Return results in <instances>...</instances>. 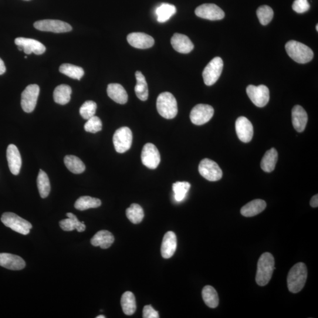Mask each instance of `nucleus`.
I'll use <instances>...</instances> for the list:
<instances>
[{
    "mask_svg": "<svg viewBox=\"0 0 318 318\" xmlns=\"http://www.w3.org/2000/svg\"><path fill=\"white\" fill-rule=\"evenodd\" d=\"M114 241V238L112 233L105 230L98 232L91 239V245L100 246L103 249L110 248Z\"/></svg>",
    "mask_w": 318,
    "mask_h": 318,
    "instance_id": "nucleus-24",
    "label": "nucleus"
},
{
    "mask_svg": "<svg viewBox=\"0 0 318 318\" xmlns=\"http://www.w3.org/2000/svg\"><path fill=\"white\" fill-rule=\"evenodd\" d=\"M141 159L145 167L155 169L160 164L161 154L155 145L148 143L145 144L142 149Z\"/></svg>",
    "mask_w": 318,
    "mask_h": 318,
    "instance_id": "nucleus-13",
    "label": "nucleus"
},
{
    "mask_svg": "<svg viewBox=\"0 0 318 318\" xmlns=\"http://www.w3.org/2000/svg\"><path fill=\"white\" fill-rule=\"evenodd\" d=\"M105 317H106V316H104V315H99L96 317V318H105Z\"/></svg>",
    "mask_w": 318,
    "mask_h": 318,
    "instance_id": "nucleus-46",
    "label": "nucleus"
},
{
    "mask_svg": "<svg viewBox=\"0 0 318 318\" xmlns=\"http://www.w3.org/2000/svg\"><path fill=\"white\" fill-rule=\"evenodd\" d=\"M6 71V67L5 66V64L4 62H3V60L0 58V75H2V74H4Z\"/></svg>",
    "mask_w": 318,
    "mask_h": 318,
    "instance_id": "nucleus-45",
    "label": "nucleus"
},
{
    "mask_svg": "<svg viewBox=\"0 0 318 318\" xmlns=\"http://www.w3.org/2000/svg\"><path fill=\"white\" fill-rule=\"evenodd\" d=\"M199 172L202 177L211 182L219 181L223 176L221 168L209 158L203 159L199 166Z\"/></svg>",
    "mask_w": 318,
    "mask_h": 318,
    "instance_id": "nucleus-8",
    "label": "nucleus"
},
{
    "mask_svg": "<svg viewBox=\"0 0 318 318\" xmlns=\"http://www.w3.org/2000/svg\"><path fill=\"white\" fill-rule=\"evenodd\" d=\"M7 158L10 172L14 175H18L22 168V160L21 154L16 145L11 144L9 145L7 149Z\"/></svg>",
    "mask_w": 318,
    "mask_h": 318,
    "instance_id": "nucleus-18",
    "label": "nucleus"
},
{
    "mask_svg": "<svg viewBox=\"0 0 318 318\" xmlns=\"http://www.w3.org/2000/svg\"><path fill=\"white\" fill-rule=\"evenodd\" d=\"M101 202L100 199L90 197V196H82L76 201L74 207L79 211H83L91 208L100 207Z\"/></svg>",
    "mask_w": 318,
    "mask_h": 318,
    "instance_id": "nucleus-34",
    "label": "nucleus"
},
{
    "mask_svg": "<svg viewBox=\"0 0 318 318\" xmlns=\"http://www.w3.org/2000/svg\"><path fill=\"white\" fill-rule=\"evenodd\" d=\"M316 28L317 32H318V25H316Z\"/></svg>",
    "mask_w": 318,
    "mask_h": 318,
    "instance_id": "nucleus-47",
    "label": "nucleus"
},
{
    "mask_svg": "<svg viewBox=\"0 0 318 318\" xmlns=\"http://www.w3.org/2000/svg\"><path fill=\"white\" fill-rule=\"evenodd\" d=\"M15 44L18 46L23 47L24 52L26 55H30L33 53L37 55H40L46 50V47L42 43L32 39L19 37L16 39Z\"/></svg>",
    "mask_w": 318,
    "mask_h": 318,
    "instance_id": "nucleus-16",
    "label": "nucleus"
},
{
    "mask_svg": "<svg viewBox=\"0 0 318 318\" xmlns=\"http://www.w3.org/2000/svg\"><path fill=\"white\" fill-rule=\"evenodd\" d=\"M202 297L206 305L211 308H216L219 304V296L214 287L206 286L202 290Z\"/></svg>",
    "mask_w": 318,
    "mask_h": 318,
    "instance_id": "nucleus-33",
    "label": "nucleus"
},
{
    "mask_svg": "<svg viewBox=\"0 0 318 318\" xmlns=\"http://www.w3.org/2000/svg\"><path fill=\"white\" fill-rule=\"evenodd\" d=\"M127 40L130 45L139 49H149L154 44L153 37L143 33H130L127 36Z\"/></svg>",
    "mask_w": 318,
    "mask_h": 318,
    "instance_id": "nucleus-17",
    "label": "nucleus"
},
{
    "mask_svg": "<svg viewBox=\"0 0 318 318\" xmlns=\"http://www.w3.org/2000/svg\"><path fill=\"white\" fill-rule=\"evenodd\" d=\"M34 26L40 31L55 33L69 32L72 30L69 24L56 20H40L35 23Z\"/></svg>",
    "mask_w": 318,
    "mask_h": 318,
    "instance_id": "nucleus-9",
    "label": "nucleus"
},
{
    "mask_svg": "<svg viewBox=\"0 0 318 318\" xmlns=\"http://www.w3.org/2000/svg\"><path fill=\"white\" fill-rule=\"evenodd\" d=\"M214 114V109L208 104H199L193 108L190 118L192 123L198 126L208 123Z\"/></svg>",
    "mask_w": 318,
    "mask_h": 318,
    "instance_id": "nucleus-12",
    "label": "nucleus"
},
{
    "mask_svg": "<svg viewBox=\"0 0 318 318\" xmlns=\"http://www.w3.org/2000/svg\"><path fill=\"white\" fill-rule=\"evenodd\" d=\"M37 187L39 194L42 198H46L50 192V183L48 176L46 172L40 169L37 179Z\"/></svg>",
    "mask_w": 318,
    "mask_h": 318,
    "instance_id": "nucleus-35",
    "label": "nucleus"
},
{
    "mask_svg": "<svg viewBox=\"0 0 318 318\" xmlns=\"http://www.w3.org/2000/svg\"><path fill=\"white\" fill-rule=\"evenodd\" d=\"M102 129V122L99 117L94 116L87 120L84 124V130L90 133H96Z\"/></svg>",
    "mask_w": 318,
    "mask_h": 318,
    "instance_id": "nucleus-41",
    "label": "nucleus"
},
{
    "mask_svg": "<svg viewBox=\"0 0 318 318\" xmlns=\"http://www.w3.org/2000/svg\"><path fill=\"white\" fill-rule=\"evenodd\" d=\"M171 45L177 52L182 54L191 53L194 49L190 39L182 34L175 33L171 39Z\"/></svg>",
    "mask_w": 318,
    "mask_h": 318,
    "instance_id": "nucleus-20",
    "label": "nucleus"
},
{
    "mask_svg": "<svg viewBox=\"0 0 318 318\" xmlns=\"http://www.w3.org/2000/svg\"><path fill=\"white\" fill-rule=\"evenodd\" d=\"M136 78V85L134 91L137 97L141 101H146L148 97V85L143 74L139 71L135 73Z\"/></svg>",
    "mask_w": 318,
    "mask_h": 318,
    "instance_id": "nucleus-29",
    "label": "nucleus"
},
{
    "mask_svg": "<svg viewBox=\"0 0 318 318\" xmlns=\"http://www.w3.org/2000/svg\"><path fill=\"white\" fill-rule=\"evenodd\" d=\"M292 121L295 129L302 132L305 129L307 122V114L302 106L296 105L292 110Z\"/></svg>",
    "mask_w": 318,
    "mask_h": 318,
    "instance_id": "nucleus-22",
    "label": "nucleus"
},
{
    "mask_svg": "<svg viewBox=\"0 0 318 318\" xmlns=\"http://www.w3.org/2000/svg\"><path fill=\"white\" fill-rule=\"evenodd\" d=\"M310 205L312 208H317L318 206V195H316L313 196L310 199Z\"/></svg>",
    "mask_w": 318,
    "mask_h": 318,
    "instance_id": "nucleus-44",
    "label": "nucleus"
},
{
    "mask_svg": "<svg viewBox=\"0 0 318 318\" xmlns=\"http://www.w3.org/2000/svg\"><path fill=\"white\" fill-rule=\"evenodd\" d=\"M59 71L67 76L78 80L82 79L84 74V70L82 67L68 63L63 64L61 65Z\"/></svg>",
    "mask_w": 318,
    "mask_h": 318,
    "instance_id": "nucleus-36",
    "label": "nucleus"
},
{
    "mask_svg": "<svg viewBox=\"0 0 318 318\" xmlns=\"http://www.w3.org/2000/svg\"><path fill=\"white\" fill-rule=\"evenodd\" d=\"M235 129L239 140L248 143L253 136V125L245 117H239L235 123Z\"/></svg>",
    "mask_w": 318,
    "mask_h": 318,
    "instance_id": "nucleus-15",
    "label": "nucleus"
},
{
    "mask_svg": "<svg viewBox=\"0 0 318 318\" xmlns=\"http://www.w3.org/2000/svg\"><path fill=\"white\" fill-rule=\"evenodd\" d=\"M287 55L295 62L305 64L310 62L313 57V52L309 47L295 40H290L285 45Z\"/></svg>",
    "mask_w": 318,
    "mask_h": 318,
    "instance_id": "nucleus-3",
    "label": "nucleus"
},
{
    "mask_svg": "<svg viewBox=\"0 0 318 318\" xmlns=\"http://www.w3.org/2000/svg\"><path fill=\"white\" fill-rule=\"evenodd\" d=\"M64 164L74 174H80L85 171L86 167L81 159L76 155H67L64 158Z\"/></svg>",
    "mask_w": 318,
    "mask_h": 318,
    "instance_id": "nucleus-31",
    "label": "nucleus"
},
{
    "mask_svg": "<svg viewBox=\"0 0 318 318\" xmlns=\"http://www.w3.org/2000/svg\"><path fill=\"white\" fill-rule=\"evenodd\" d=\"M66 215L68 218L60 222V227L63 231H73L75 229L79 232L85 231L86 225L84 223L80 222L75 215L72 213H67Z\"/></svg>",
    "mask_w": 318,
    "mask_h": 318,
    "instance_id": "nucleus-25",
    "label": "nucleus"
},
{
    "mask_svg": "<svg viewBox=\"0 0 318 318\" xmlns=\"http://www.w3.org/2000/svg\"><path fill=\"white\" fill-rule=\"evenodd\" d=\"M177 248V238L175 233L169 231L165 235L161 246L162 256L165 259L173 256Z\"/></svg>",
    "mask_w": 318,
    "mask_h": 318,
    "instance_id": "nucleus-21",
    "label": "nucleus"
},
{
    "mask_svg": "<svg viewBox=\"0 0 318 318\" xmlns=\"http://www.w3.org/2000/svg\"><path fill=\"white\" fill-rule=\"evenodd\" d=\"M97 110V104L93 101H86L81 106L80 114L84 119L88 120L95 115Z\"/></svg>",
    "mask_w": 318,
    "mask_h": 318,
    "instance_id": "nucleus-40",
    "label": "nucleus"
},
{
    "mask_svg": "<svg viewBox=\"0 0 318 318\" xmlns=\"http://www.w3.org/2000/svg\"><path fill=\"white\" fill-rule=\"evenodd\" d=\"M256 14L260 24L263 26H266L272 21L274 13L269 6H262L257 10Z\"/></svg>",
    "mask_w": 318,
    "mask_h": 318,
    "instance_id": "nucleus-39",
    "label": "nucleus"
},
{
    "mask_svg": "<svg viewBox=\"0 0 318 318\" xmlns=\"http://www.w3.org/2000/svg\"><path fill=\"white\" fill-rule=\"evenodd\" d=\"M0 266L13 270H22L25 268L26 262L21 257L10 253H0Z\"/></svg>",
    "mask_w": 318,
    "mask_h": 318,
    "instance_id": "nucleus-19",
    "label": "nucleus"
},
{
    "mask_svg": "<svg viewBox=\"0 0 318 318\" xmlns=\"http://www.w3.org/2000/svg\"><path fill=\"white\" fill-rule=\"evenodd\" d=\"M275 269V260L271 253H263L258 262L256 275L257 284L261 286L266 285L271 279L273 270Z\"/></svg>",
    "mask_w": 318,
    "mask_h": 318,
    "instance_id": "nucleus-1",
    "label": "nucleus"
},
{
    "mask_svg": "<svg viewBox=\"0 0 318 318\" xmlns=\"http://www.w3.org/2000/svg\"><path fill=\"white\" fill-rule=\"evenodd\" d=\"M2 222L7 227L24 235H28L32 225L26 220L12 212H6L2 215Z\"/></svg>",
    "mask_w": 318,
    "mask_h": 318,
    "instance_id": "nucleus-5",
    "label": "nucleus"
},
{
    "mask_svg": "<svg viewBox=\"0 0 318 318\" xmlns=\"http://www.w3.org/2000/svg\"><path fill=\"white\" fill-rule=\"evenodd\" d=\"M176 13H177V8L175 6L168 3H164L155 10L157 22L161 23L168 21L172 16L175 15Z\"/></svg>",
    "mask_w": 318,
    "mask_h": 318,
    "instance_id": "nucleus-32",
    "label": "nucleus"
},
{
    "mask_svg": "<svg viewBox=\"0 0 318 318\" xmlns=\"http://www.w3.org/2000/svg\"><path fill=\"white\" fill-rule=\"evenodd\" d=\"M292 9L297 13H304L310 9V5L307 0H295L292 5Z\"/></svg>",
    "mask_w": 318,
    "mask_h": 318,
    "instance_id": "nucleus-42",
    "label": "nucleus"
},
{
    "mask_svg": "<svg viewBox=\"0 0 318 318\" xmlns=\"http://www.w3.org/2000/svg\"><path fill=\"white\" fill-rule=\"evenodd\" d=\"M266 207V203L261 199H255L243 206L241 214L245 217H253L262 212Z\"/></svg>",
    "mask_w": 318,
    "mask_h": 318,
    "instance_id": "nucleus-26",
    "label": "nucleus"
},
{
    "mask_svg": "<svg viewBox=\"0 0 318 318\" xmlns=\"http://www.w3.org/2000/svg\"><path fill=\"white\" fill-rule=\"evenodd\" d=\"M133 134L129 128L122 127L118 128L114 134L113 141L115 150L119 153H124L130 149Z\"/></svg>",
    "mask_w": 318,
    "mask_h": 318,
    "instance_id": "nucleus-7",
    "label": "nucleus"
},
{
    "mask_svg": "<svg viewBox=\"0 0 318 318\" xmlns=\"http://www.w3.org/2000/svg\"><path fill=\"white\" fill-rule=\"evenodd\" d=\"M40 93V87L37 84H30L22 94L21 105L26 113H31L35 109Z\"/></svg>",
    "mask_w": 318,
    "mask_h": 318,
    "instance_id": "nucleus-10",
    "label": "nucleus"
},
{
    "mask_svg": "<svg viewBox=\"0 0 318 318\" xmlns=\"http://www.w3.org/2000/svg\"><path fill=\"white\" fill-rule=\"evenodd\" d=\"M195 14L199 18L209 20H220L224 18L225 13L214 4H204L195 10Z\"/></svg>",
    "mask_w": 318,
    "mask_h": 318,
    "instance_id": "nucleus-14",
    "label": "nucleus"
},
{
    "mask_svg": "<svg viewBox=\"0 0 318 318\" xmlns=\"http://www.w3.org/2000/svg\"><path fill=\"white\" fill-rule=\"evenodd\" d=\"M191 185L187 182H177L173 184L175 199L177 202L184 201Z\"/></svg>",
    "mask_w": 318,
    "mask_h": 318,
    "instance_id": "nucleus-38",
    "label": "nucleus"
},
{
    "mask_svg": "<svg viewBox=\"0 0 318 318\" xmlns=\"http://www.w3.org/2000/svg\"><path fill=\"white\" fill-rule=\"evenodd\" d=\"M121 305L123 312L126 315H132L136 310V299L134 294L130 291H127L123 294L121 298Z\"/></svg>",
    "mask_w": 318,
    "mask_h": 318,
    "instance_id": "nucleus-30",
    "label": "nucleus"
},
{
    "mask_svg": "<svg viewBox=\"0 0 318 318\" xmlns=\"http://www.w3.org/2000/svg\"><path fill=\"white\" fill-rule=\"evenodd\" d=\"M223 67V60L219 57H215L208 64L202 73L206 85H214L217 82L221 75Z\"/></svg>",
    "mask_w": 318,
    "mask_h": 318,
    "instance_id": "nucleus-6",
    "label": "nucleus"
},
{
    "mask_svg": "<svg viewBox=\"0 0 318 318\" xmlns=\"http://www.w3.org/2000/svg\"><path fill=\"white\" fill-rule=\"evenodd\" d=\"M156 107L161 116L172 119L177 116L178 112L177 99L171 93L164 92L159 94L157 99Z\"/></svg>",
    "mask_w": 318,
    "mask_h": 318,
    "instance_id": "nucleus-4",
    "label": "nucleus"
},
{
    "mask_svg": "<svg viewBox=\"0 0 318 318\" xmlns=\"http://www.w3.org/2000/svg\"><path fill=\"white\" fill-rule=\"evenodd\" d=\"M246 93L250 100L257 107H263L269 102V90L265 85H249L246 88Z\"/></svg>",
    "mask_w": 318,
    "mask_h": 318,
    "instance_id": "nucleus-11",
    "label": "nucleus"
},
{
    "mask_svg": "<svg viewBox=\"0 0 318 318\" xmlns=\"http://www.w3.org/2000/svg\"><path fill=\"white\" fill-rule=\"evenodd\" d=\"M72 92V88L66 84H61L54 91V100L57 104L65 105L69 102Z\"/></svg>",
    "mask_w": 318,
    "mask_h": 318,
    "instance_id": "nucleus-28",
    "label": "nucleus"
},
{
    "mask_svg": "<svg viewBox=\"0 0 318 318\" xmlns=\"http://www.w3.org/2000/svg\"><path fill=\"white\" fill-rule=\"evenodd\" d=\"M108 96L115 102L124 104L127 102L128 95L126 90L120 84L111 83L107 86Z\"/></svg>",
    "mask_w": 318,
    "mask_h": 318,
    "instance_id": "nucleus-23",
    "label": "nucleus"
},
{
    "mask_svg": "<svg viewBox=\"0 0 318 318\" xmlns=\"http://www.w3.org/2000/svg\"><path fill=\"white\" fill-rule=\"evenodd\" d=\"M278 154L275 148H272L267 151L262 159L260 167L267 173L272 172L275 169L277 162Z\"/></svg>",
    "mask_w": 318,
    "mask_h": 318,
    "instance_id": "nucleus-27",
    "label": "nucleus"
},
{
    "mask_svg": "<svg viewBox=\"0 0 318 318\" xmlns=\"http://www.w3.org/2000/svg\"><path fill=\"white\" fill-rule=\"evenodd\" d=\"M307 270L305 264H295L289 270L287 277V285L290 292L296 293L303 288L307 279Z\"/></svg>",
    "mask_w": 318,
    "mask_h": 318,
    "instance_id": "nucleus-2",
    "label": "nucleus"
},
{
    "mask_svg": "<svg viewBox=\"0 0 318 318\" xmlns=\"http://www.w3.org/2000/svg\"><path fill=\"white\" fill-rule=\"evenodd\" d=\"M126 214L128 220L134 224L140 223L144 216L143 209L139 205L136 204L131 205L130 207L126 209Z\"/></svg>",
    "mask_w": 318,
    "mask_h": 318,
    "instance_id": "nucleus-37",
    "label": "nucleus"
},
{
    "mask_svg": "<svg viewBox=\"0 0 318 318\" xmlns=\"http://www.w3.org/2000/svg\"><path fill=\"white\" fill-rule=\"evenodd\" d=\"M159 314L151 305L144 307L143 310V317L144 318H158Z\"/></svg>",
    "mask_w": 318,
    "mask_h": 318,
    "instance_id": "nucleus-43",
    "label": "nucleus"
}]
</instances>
